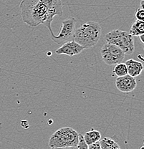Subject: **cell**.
Instances as JSON below:
<instances>
[{
	"label": "cell",
	"instance_id": "6da1fadb",
	"mask_svg": "<svg viewBox=\"0 0 144 149\" xmlns=\"http://www.w3.org/2000/svg\"><path fill=\"white\" fill-rule=\"evenodd\" d=\"M23 21L32 27L44 24L52 30L54 17L63 15L62 0H22L19 5Z\"/></svg>",
	"mask_w": 144,
	"mask_h": 149
},
{
	"label": "cell",
	"instance_id": "7a4b0ae2",
	"mask_svg": "<svg viewBox=\"0 0 144 149\" xmlns=\"http://www.w3.org/2000/svg\"><path fill=\"white\" fill-rule=\"evenodd\" d=\"M102 29L97 22L88 21L75 29L73 40L85 47V49L94 47L100 40Z\"/></svg>",
	"mask_w": 144,
	"mask_h": 149
},
{
	"label": "cell",
	"instance_id": "3957f363",
	"mask_svg": "<svg viewBox=\"0 0 144 149\" xmlns=\"http://www.w3.org/2000/svg\"><path fill=\"white\" fill-rule=\"evenodd\" d=\"M79 133L73 128L64 127L55 132L49 140V146L52 148H65L77 146Z\"/></svg>",
	"mask_w": 144,
	"mask_h": 149
},
{
	"label": "cell",
	"instance_id": "277c9868",
	"mask_svg": "<svg viewBox=\"0 0 144 149\" xmlns=\"http://www.w3.org/2000/svg\"><path fill=\"white\" fill-rule=\"evenodd\" d=\"M105 39L107 43L117 46L124 52L125 55H131L134 53V40L129 32L114 29L107 33Z\"/></svg>",
	"mask_w": 144,
	"mask_h": 149
},
{
	"label": "cell",
	"instance_id": "5b68a950",
	"mask_svg": "<svg viewBox=\"0 0 144 149\" xmlns=\"http://www.w3.org/2000/svg\"><path fill=\"white\" fill-rule=\"evenodd\" d=\"M76 20L75 18H69L64 20L62 22V27L58 35H54L53 32L51 31L50 37L54 42L58 45H63L67 42L73 40L74 32L75 30Z\"/></svg>",
	"mask_w": 144,
	"mask_h": 149
},
{
	"label": "cell",
	"instance_id": "8992f818",
	"mask_svg": "<svg viewBox=\"0 0 144 149\" xmlns=\"http://www.w3.org/2000/svg\"><path fill=\"white\" fill-rule=\"evenodd\" d=\"M100 53L104 63L110 66L122 63L125 55L121 49L107 42L102 47Z\"/></svg>",
	"mask_w": 144,
	"mask_h": 149
},
{
	"label": "cell",
	"instance_id": "52a82bcc",
	"mask_svg": "<svg viewBox=\"0 0 144 149\" xmlns=\"http://www.w3.org/2000/svg\"><path fill=\"white\" fill-rule=\"evenodd\" d=\"M137 86V83L135 77L129 74L118 77L115 80V87L122 93H131L134 91Z\"/></svg>",
	"mask_w": 144,
	"mask_h": 149
},
{
	"label": "cell",
	"instance_id": "ba28073f",
	"mask_svg": "<svg viewBox=\"0 0 144 149\" xmlns=\"http://www.w3.org/2000/svg\"><path fill=\"white\" fill-rule=\"evenodd\" d=\"M84 49L85 47L83 46L79 45L74 40H71L62 45L60 47L56 49L55 53L57 55H66L71 57L81 53Z\"/></svg>",
	"mask_w": 144,
	"mask_h": 149
},
{
	"label": "cell",
	"instance_id": "9c48e42d",
	"mask_svg": "<svg viewBox=\"0 0 144 149\" xmlns=\"http://www.w3.org/2000/svg\"><path fill=\"white\" fill-rule=\"evenodd\" d=\"M125 64L127 67L128 74L131 75V77H138L141 74L143 70V63L139 61H136L134 59H130L127 60Z\"/></svg>",
	"mask_w": 144,
	"mask_h": 149
},
{
	"label": "cell",
	"instance_id": "30bf717a",
	"mask_svg": "<svg viewBox=\"0 0 144 149\" xmlns=\"http://www.w3.org/2000/svg\"><path fill=\"white\" fill-rule=\"evenodd\" d=\"M100 139H101V135H100V132L98 130L93 129L86 132L83 136V139L88 146L95 143L100 141Z\"/></svg>",
	"mask_w": 144,
	"mask_h": 149
},
{
	"label": "cell",
	"instance_id": "8fae6325",
	"mask_svg": "<svg viewBox=\"0 0 144 149\" xmlns=\"http://www.w3.org/2000/svg\"><path fill=\"white\" fill-rule=\"evenodd\" d=\"M129 33L133 37H138L139 35L144 34V22L143 21L136 19L131 25Z\"/></svg>",
	"mask_w": 144,
	"mask_h": 149
},
{
	"label": "cell",
	"instance_id": "7c38bea8",
	"mask_svg": "<svg viewBox=\"0 0 144 149\" xmlns=\"http://www.w3.org/2000/svg\"><path fill=\"white\" fill-rule=\"evenodd\" d=\"M101 149H120L118 144L111 138H104L99 141Z\"/></svg>",
	"mask_w": 144,
	"mask_h": 149
},
{
	"label": "cell",
	"instance_id": "4fadbf2b",
	"mask_svg": "<svg viewBox=\"0 0 144 149\" xmlns=\"http://www.w3.org/2000/svg\"><path fill=\"white\" fill-rule=\"evenodd\" d=\"M113 73L117 77H122L128 74V70H127V67L125 63H118L115 65L113 68Z\"/></svg>",
	"mask_w": 144,
	"mask_h": 149
},
{
	"label": "cell",
	"instance_id": "5bb4252c",
	"mask_svg": "<svg viewBox=\"0 0 144 149\" xmlns=\"http://www.w3.org/2000/svg\"><path fill=\"white\" fill-rule=\"evenodd\" d=\"M136 19L143 21L144 20V9L139 8L137 9L136 12Z\"/></svg>",
	"mask_w": 144,
	"mask_h": 149
},
{
	"label": "cell",
	"instance_id": "9a60e30c",
	"mask_svg": "<svg viewBox=\"0 0 144 149\" xmlns=\"http://www.w3.org/2000/svg\"><path fill=\"white\" fill-rule=\"evenodd\" d=\"M88 149H101V148H100V143H99V141H97V142L95 143L90 144V145L88 146Z\"/></svg>",
	"mask_w": 144,
	"mask_h": 149
},
{
	"label": "cell",
	"instance_id": "2e32d148",
	"mask_svg": "<svg viewBox=\"0 0 144 149\" xmlns=\"http://www.w3.org/2000/svg\"><path fill=\"white\" fill-rule=\"evenodd\" d=\"M51 149H78L77 146L73 147H65V148H52Z\"/></svg>",
	"mask_w": 144,
	"mask_h": 149
},
{
	"label": "cell",
	"instance_id": "e0dca14e",
	"mask_svg": "<svg viewBox=\"0 0 144 149\" xmlns=\"http://www.w3.org/2000/svg\"><path fill=\"white\" fill-rule=\"evenodd\" d=\"M139 38H140V40H141V42L142 43H143L144 42V40H143V37H144V35L143 34V35H139Z\"/></svg>",
	"mask_w": 144,
	"mask_h": 149
},
{
	"label": "cell",
	"instance_id": "ac0fdd59",
	"mask_svg": "<svg viewBox=\"0 0 144 149\" xmlns=\"http://www.w3.org/2000/svg\"><path fill=\"white\" fill-rule=\"evenodd\" d=\"M144 0H141V2H140V6H141V9H143L144 7Z\"/></svg>",
	"mask_w": 144,
	"mask_h": 149
}]
</instances>
